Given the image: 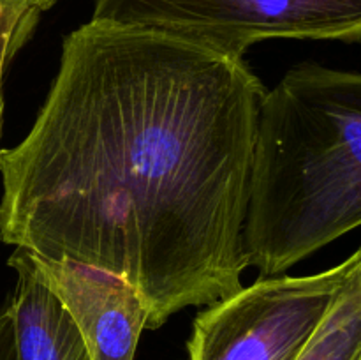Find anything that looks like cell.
Segmentation results:
<instances>
[{
    "label": "cell",
    "mask_w": 361,
    "mask_h": 360,
    "mask_svg": "<svg viewBox=\"0 0 361 360\" xmlns=\"http://www.w3.org/2000/svg\"><path fill=\"white\" fill-rule=\"evenodd\" d=\"M348 261L330 309L296 360H361V247Z\"/></svg>",
    "instance_id": "7"
},
{
    "label": "cell",
    "mask_w": 361,
    "mask_h": 360,
    "mask_svg": "<svg viewBox=\"0 0 361 360\" xmlns=\"http://www.w3.org/2000/svg\"><path fill=\"white\" fill-rule=\"evenodd\" d=\"M264 92L238 56L87 21L27 136L0 148V240L123 277L147 330L233 295Z\"/></svg>",
    "instance_id": "1"
},
{
    "label": "cell",
    "mask_w": 361,
    "mask_h": 360,
    "mask_svg": "<svg viewBox=\"0 0 361 360\" xmlns=\"http://www.w3.org/2000/svg\"><path fill=\"white\" fill-rule=\"evenodd\" d=\"M349 261L314 275H271L217 300L192 323L189 360H296L330 309Z\"/></svg>",
    "instance_id": "4"
},
{
    "label": "cell",
    "mask_w": 361,
    "mask_h": 360,
    "mask_svg": "<svg viewBox=\"0 0 361 360\" xmlns=\"http://www.w3.org/2000/svg\"><path fill=\"white\" fill-rule=\"evenodd\" d=\"M16 286L7 302L16 360H92L80 330L35 268L28 251L7 260Z\"/></svg>",
    "instance_id": "6"
},
{
    "label": "cell",
    "mask_w": 361,
    "mask_h": 360,
    "mask_svg": "<svg viewBox=\"0 0 361 360\" xmlns=\"http://www.w3.org/2000/svg\"><path fill=\"white\" fill-rule=\"evenodd\" d=\"M32 260L73 318L92 360H134L141 332L147 330L148 313L129 281L73 260L35 254Z\"/></svg>",
    "instance_id": "5"
},
{
    "label": "cell",
    "mask_w": 361,
    "mask_h": 360,
    "mask_svg": "<svg viewBox=\"0 0 361 360\" xmlns=\"http://www.w3.org/2000/svg\"><path fill=\"white\" fill-rule=\"evenodd\" d=\"M41 11L20 0H0V37L23 27H37Z\"/></svg>",
    "instance_id": "8"
},
{
    "label": "cell",
    "mask_w": 361,
    "mask_h": 360,
    "mask_svg": "<svg viewBox=\"0 0 361 360\" xmlns=\"http://www.w3.org/2000/svg\"><path fill=\"white\" fill-rule=\"evenodd\" d=\"M361 226V73L305 64L264 92L257 120L247 267L284 274Z\"/></svg>",
    "instance_id": "2"
},
{
    "label": "cell",
    "mask_w": 361,
    "mask_h": 360,
    "mask_svg": "<svg viewBox=\"0 0 361 360\" xmlns=\"http://www.w3.org/2000/svg\"><path fill=\"white\" fill-rule=\"evenodd\" d=\"M34 30V27H23L0 37V134H2L4 120V81H6V74L16 53L23 48Z\"/></svg>",
    "instance_id": "9"
},
{
    "label": "cell",
    "mask_w": 361,
    "mask_h": 360,
    "mask_svg": "<svg viewBox=\"0 0 361 360\" xmlns=\"http://www.w3.org/2000/svg\"><path fill=\"white\" fill-rule=\"evenodd\" d=\"M20 2L27 4V6L30 7H35V9H39L41 13H44L46 9H49V7H51L53 4L59 2V0H20Z\"/></svg>",
    "instance_id": "11"
},
{
    "label": "cell",
    "mask_w": 361,
    "mask_h": 360,
    "mask_svg": "<svg viewBox=\"0 0 361 360\" xmlns=\"http://www.w3.org/2000/svg\"><path fill=\"white\" fill-rule=\"evenodd\" d=\"M0 360H16L14 356L13 321L7 304L0 309Z\"/></svg>",
    "instance_id": "10"
},
{
    "label": "cell",
    "mask_w": 361,
    "mask_h": 360,
    "mask_svg": "<svg viewBox=\"0 0 361 360\" xmlns=\"http://www.w3.org/2000/svg\"><path fill=\"white\" fill-rule=\"evenodd\" d=\"M90 20L238 59L270 39L361 41V0H94Z\"/></svg>",
    "instance_id": "3"
}]
</instances>
